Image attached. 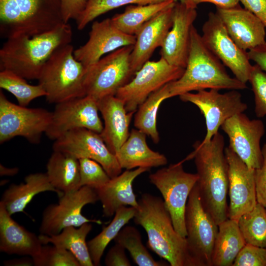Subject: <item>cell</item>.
<instances>
[{
    "label": "cell",
    "instance_id": "30",
    "mask_svg": "<svg viewBox=\"0 0 266 266\" xmlns=\"http://www.w3.org/2000/svg\"><path fill=\"white\" fill-rule=\"evenodd\" d=\"M92 229V225L87 223L78 227L69 226L59 233L53 235L40 234L43 245L52 244L71 252L81 266H94L92 261L86 237Z\"/></svg>",
    "mask_w": 266,
    "mask_h": 266
},
{
    "label": "cell",
    "instance_id": "26",
    "mask_svg": "<svg viewBox=\"0 0 266 266\" xmlns=\"http://www.w3.org/2000/svg\"><path fill=\"white\" fill-rule=\"evenodd\" d=\"M121 168L131 170L139 167L165 166L167 159L163 154L152 150L146 142V134L137 129H133L126 141L115 154Z\"/></svg>",
    "mask_w": 266,
    "mask_h": 266
},
{
    "label": "cell",
    "instance_id": "36",
    "mask_svg": "<svg viewBox=\"0 0 266 266\" xmlns=\"http://www.w3.org/2000/svg\"><path fill=\"white\" fill-rule=\"evenodd\" d=\"M0 88L14 95L18 104L23 106H27L36 98L46 96V93L39 84H29L25 78L7 70L0 71Z\"/></svg>",
    "mask_w": 266,
    "mask_h": 266
},
{
    "label": "cell",
    "instance_id": "38",
    "mask_svg": "<svg viewBox=\"0 0 266 266\" xmlns=\"http://www.w3.org/2000/svg\"><path fill=\"white\" fill-rule=\"evenodd\" d=\"M33 260L34 266H81L71 252L54 245H43Z\"/></svg>",
    "mask_w": 266,
    "mask_h": 266
},
{
    "label": "cell",
    "instance_id": "18",
    "mask_svg": "<svg viewBox=\"0 0 266 266\" xmlns=\"http://www.w3.org/2000/svg\"><path fill=\"white\" fill-rule=\"evenodd\" d=\"M228 164L230 205L228 218L238 221L257 203L255 169L250 168L229 146L225 149Z\"/></svg>",
    "mask_w": 266,
    "mask_h": 266
},
{
    "label": "cell",
    "instance_id": "13",
    "mask_svg": "<svg viewBox=\"0 0 266 266\" xmlns=\"http://www.w3.org/2000/svg\"><path fill=\"white\" fill-rule=\"evenodd\" d=\"M202 31L201 36L206 47L231 70L235 78L246 84L253 66L247 52L234 43L216 12L208 13Z\"/></svg>",
    "mask_w": 266,
    "mask_h": 266
},
{
    "label": "cell",
    "instance_id": "34",
    "mask_svg": "<svg viewBox=\"0 0 266 266\" xmlns=\"http://www.w3.org/2000/svg\"><path fill=\"white\" fill-rule=\"evenodd\" d=\"M266 208L257 202L254 208L238 220L246 244L266 248Z\"/></svg>",
    "mask_w": 266,
    "mask_h": 266
},
{
    "label": "cell",
    "instance_id": "6",
    "mask_svg": "<svg viewBox=\"0 0 266 266\" xmlns=\"http://www.w3.org/2000/svg\"><path fill=\"white\" fill-rule=\"evenodd\" d=\"M70 43L58 48L44 64L38 79L50 103L57 104L86 96L87 68L74 58Z\"/></svg>",
    "mask_w": 266,
    "mask_h": 266
},
{
    "label": "cell",
    "instance_id": "46",
    "mask_svg": "<svg viewBox=\"0 0 266 266\" xmlns=\"http://www.w3.org/2000/svg\"><path fill=\"white\" fill-rule=\"evenodd\" d=\"M247 55L250 60L253 61L266 72V43L248 50Z\"/></svg>",
    "mask_w": 266,
    "mask_h": 266
},
{
    "label": "cell",
    "instance_id": "21",
    "mask_svg": "<svg viewBox=\"0 0 266 266\" xmlns=\"http://www.w3.org/2000/svg\"><path fill=\"white\" fill-rule=\"evenodd\" d=\"M234 43L246 51L266 43V28L261 21L239 4L230 8L216 7V12Z\"/></svg>",
    "mask_w": 266,
    "mask_h": 266
},
{
    "label": "cell",
    "instance_id": "39",
    "mask_svg": "<svg viewBox=\"0 0 266 266\" xmlns=\"http://www.w3.org/2000/svg\"><path fill=\"white\" fill-rule=\"evenodd\" d=\"M80 187L87 186L96 189L107 184L111 178L97 162L88 158L78 159Z\"/></svg>",
    "mask_w": 266,
    "mask_h": 266
},
{
    "label": "cell",
    "instance_id": "42",
    "mask_svg": "<svg viewBox=\"0 0 266 266\" xmlns=\"http://www.w3.org/2000/svg\"><path fill=\"white\" fill-rule=\"evenodd\" d=\"M263 161L260 168L255 169V184L257 202L266 208V143L262 148Z\"/></svg>",
    "mask_w": 266,
    "mask_h": 266
},
{
    "label": "cell",
    "instance_id": "22",
    "mask_svg": "<svg viewBox=\"0 0 266 266\" xmlns=\"http://www.w3.org/2000/svg\"><path fill=\"white\" fill-rule=\"evenodd\" d=\"M174 5L163 10L147 22L135 35V42L131 54V67L134 73L149 61L157 47H162L172 27Z\"/></svg>",
    "mask_w": 266,
    "mask_h": 266
},
{
    "label": "cell",
    "instance_id": "48",
    "mask_svg": "<svg viewBox=\"0 0 266 266\" xmlns=\"http://www.w3.org/2000/svg\"><path fill=\"white\" fill-rule=\"evenodd\" d=\"M3 264L6 266H31L33 265V262L32 257L26 256L4 261Z\"/></svg>",
    "mask_w": 266,
    "mask_h": 266
},
{
    "label": "cell",
    "instance_id": "32",
    "mask_svg": "<svg viewBox=\"0 0 266 266\" xmlns=\"http://www.w3.org/2000/svg\"><path fill=\"white\" fill-rule=\"evenodd\" d=\"M169 97L168 83L152 93L135 112L134 126L149 136L155 143L160 141L157 127L159 108L162 102Z\"/></svg>",
    "mask_w": 266,
    "mask_h": 266
},
{
    "label": "cell",
    "instance_id": "35",
    "mask_svg": "<svg viewBox=\"0 0 266 266\" xmlns=\"http://www.w3.org/2000/svg\"><path fill=\"white\" fill-rule=\"evenodd\" d=\"M127 250L134 262L138 266H166V262L156 261L142 242L138 230L132 226H124L114 239Z\"/></svg>",
    "mask_w": 266,
    "mask_h": 266
},
{
    "label": "cell",
    "instance_id": "28",
    "mask_svg": "<svg viewBox=\"0 0 266 266\" xmlns=\"http://www.w3.org/2000/svg\"><path fill=\"white\" fill-rule=\"evenodd\" d=\"M46 169L50 182L63 194L80 188L79 163L75 157L53 150L47 163Z\"/></svg>",
    "mask_w": 266,
    "mask_h": 266
},
{
    "label": "cell",
    "instance_id": "47",
    "mask_svg": "<svg viewBox=\"0 0 266 266\" xmlns=\"http://www.w3.org/2000/svg\"><path fill=\"white\" fill-rule=\"evenodd\" d=\"M193 5L197 7L201 3L209 2L216 5V7L222 8H233L238 4L240 0H191Z\"/></svg>",
    "mask_w": 266,
    "mask_h": 266
},
{
    "label": "cell",
    "instance_id": "19",
    "mask_svg": "<svg viewBox=\"0 0 266 266\" xmlns=\"http://www.w3.org/2000/svg\"><path fill=\"white\" fill-rule=\"evenodd\" d=\"M88 41L74 50L76 60L88 68L97 63L103 55L120 48L134 45L135 35L124 33L117 28L111 18L93 23Z\"/></svg>",
    "mask_w": 266,
    "mask_h": 266
},
{
    "label": "cell",
    "instance_id": "20",
    "mask_svg": "<svg viewBox=\"0 0 266 266\" xmlns=\"http://www.w3.org/2000/svg\"><path fill=\"white\" fill-rule=\"evenodd\" d=\"M197 17L196 8L176 1L172 25L161 47V57L171 65L185 68L188 58L191 30Z\"/></svg>",
    "mask_w": 266,
    "mask_h": 266
},
{
    "label": "cell",
    "instance_id": "5",
    "mask_svg": "<svg viewBox=\"0 0 266 266\" xmlns=\"http://www.w3.org/2000/svg\"><path fill=\"white\" fill-rule=\"evenodd\" d=\"M65 23L61 0H0V35L34 36Z\"/></svg>",
    "mask_w": 266,
    "mask_h": 266
},
{
    "label": "cell",
    "instance_id": "7",
    "mask_svg": "<svg viewBox=\"0 0 266 266\" xmlns=\"http://www.w3.org/2000/svg\"><path fill=\"white\" fill-rule=\"evenodd\" d=\"M182 163L180 162L162 168L150 174L149 179L162 194L175 230L181 236L186 237V204L199 177L197 173L186 172Z\"/></svg>",
    "mask_w": 266,
    "mask_h": 266
},
{
    "label": "cell",
    "instance_id": "2",
    "mask_svg": "<svg viewBox=\"0 0 266 266\" xmlns=\"http://www.w3.org/2000/svg\"><path fill=\"white\" fill-rule=\"evenodd\" d=\"M138 202L134 222L145 230L149 248L171 266H197L186 237L175 230L163 200L144 193Z\"/></svg>",
    "mask_w": 266,
    "mask_h": 266
},
{
    "label": "cell",
    "instance_id": "3",
    "mask_svg": "<svg viewBox=\"0 0 266 266\" xmlns=\"http://www.w3.org/2000/svg\"><path fill=\"white\" fill-rule=\"evenodd\" d=\"M72 35L70 25L64 23L40 34L7 39L0 50V70L38 80L47 61L58 48L70 44Z\"/></svg>",
    "mask_w": 266,
    "mask_h": 266
},
{
    "label": "cell",
    "instance_id": "31",
    "mask_svg": "<svg viewBox=\"0 0 266 266\" xmlns=\"http://www.w3.org/2000/svg\"><path fill=\"white\" fill-rule=\"evenodd\" d=\"M175 2L173 0H167L145 5H129L124 12L115 14L111 19L121 32L135 35L147 22L161 11L174 5Z\"/></svg>",
    "mask_w": 266,
    "mask_h": 266
},
{
    "label": "cell",
    "instance_id": "11",
    "mask_svg": "<svg viewBox=\"0 0 266 266\" xmlns=\"http://www.w3.org/2000/svg\"><path fill=\"white\" fill-rule=\"evenodd\" d=\"M184 70L162 57L157 61H148L130 82L118 90L115 96L123 101L127 112H135L152 93L179 79Z\"/></svg>",
    "mask_w": 266,
    "mask_h": 266
},
{
    "label": "cell",
    "instance_id": "41",
    "mask_svg": "<svg viewBox=\"0 0 266 266\" xmlns=\"http://www.w3.org/2000/svg\"><path fill=\"white\" fill-rule=\"evenodd\" d=\"M233 266H266V248L246 244Z\"/></svg>",
    "mask_w": 266,
    "mask_h": 266
},
{
    "label": "cell",
    "instance_id": "16",
    "mask_svg": "<svg viewBox=\"0 0 266 266\" xmlns=\"http://www.w3.org/2000/svg\"><path fill=\"white\" fill-rule=\"evenodd\" d=\"M53 150L76 158H88L99 163L111 178L122 173L116 156L109 149L100 133L84 129L70 131L54 140Z\"/></svg>",
    "mask_w": 266,
    "mask_h": 266
},
{
    "label": "cell",
    "instance_id": "15",
    "mask_svg": "<svg viewBox=\"0 0 266 266\" xmlns=\"http://www.w3.org/2000/svg\"><path fill=\"white\" fill-rule=\"evenodd\" d=\"M99 112L98 100L88 95L56 104L45 134L54 141L77 129H87L100 133L103 125Z\"/></svg>",
    "mask_w": 266,
    "mask_h": 266
},
{
    "label": "cell",
    "instance_id": "8",
    "mask_svg": "<svg viewBox=\"0 0 266 266\" xmlns=\"http://www.w3.org/2000/svg\"><path fill=\"white\" fill-rule=\"evenodd\" d=\"M133 45L120 48L87 68L85 79L86 96L98 100L115 96L119 89L130 82L135 73L131 64Z\"/></svg>",
    "mask_w": 266,
    "mask_h": 266
},
{
    "label": "cell",
    "instance_id": "45",
    "mask_svg": "<svg viewBox=\"0 0 266 266\" xmlns=\"http://www.w3.org/2000/svg\"><path fill=\"white\" fill-rule=\"evenodd\" d=\"M240 2L261 21L266 29V0H240Z\"/></svg>",
    "mask_w": 266,
    "mask_h": 266
},
{
    "label": "cell",
    "instance_id": "10",
    "mask_svg": "<svg viewBox=\"0 0 266 266\" xmlns=\"http://www.w3.org/2000/svg\"><path fill=\"white\" fill-rule=\"evenodd\" d=\"M185 226L188 248L197 266H212V254L218 225L202 205L197 182L187 200Z\"/></svg>",
    "mask_w": 266,
    "mask_h": 266
},
{
    "label": "cell",
    "instance_id": "44",
    "mask_svg": "<svg viewBox=\"0 0 266 266\" xmlns=\"http://www.w3.org/2000/svg\"><path fill=\"white\" fill-rule=\"evenodd\" d=\"M104 264L106 266H131L130 261L127 257L125 249L115 243L107 253Z\"/></svg>",
    "mask_w": 266,
    "mask_h": 266
},
{
    "label": "cell",
    "instance_id": "25",
    "mask_svg": "<svg viewBox=\"0 0 266 266\" xmlns=\"http://www.w3.org/2000/svg\"><path fill=\"white\" fill-rule=\"evenodd\" d=\"M148 170L143 167L126 170L111 178L105 185L95 189L99 201L101 203L104 217L114 216L116 211L122 206L137 207L138 202L133 192V183L137 177Z\"/></svg>",
    "mask_w": 266,
    "mask_h": 266
},
{
    "label": "cell",
    "instance_id": "37",
    "mask_svg": "<svg viewBox=\"0 0 266 266\" xmlns=\"http://www.w3.org/2000/svg\"><path fill=\"white\" fill-rule=\"evenodd\" d=\"M167 0H88L84 10L75 20L78 30H83L90 22L108 11L124 5H145ZM195 7L191 0H173ZM197 8V7H196Z\"/></svg>",
    "mask_w": 266,
    "mask_h": 266
},
{
    "label": "cell",
    "instance_id": "14",
    "mask_svg": "<svg viewBox=\"0 0 266 266\" xmlns=\"http://www.w3.org/2000/svg\"><path fill=\"white\" fill-rule=\"evenodd\" d=\"M219 91L216 89L202 90L179 96L182 101L196 105L204 117L206 133L201 143L209 142L227 120L244 112L247 108V105L242 101L241 95L236 90L224 94Z\"/></svg>",
    "mask_w": 266,
    "mask_h": 266
},
{
    "label": "cell",
    "instance_id": "27",
    "mask_svg": "<svg viewBox=\"0 0 266 266\" xmlns=\"http://www.w3.org/2000/svg\"><path fill=\"white\" fill-rule=\"evenodd\" d=\"M24 181L11 184L2 195L0 201L11 215L24 212L34 197L42 192H54L59 197L63 195L52 185L46 173H31L25 177Z\"/></svg>",
    "mask_w": 266,
    "mask_h": 266
},
{
    "label": "cell",
    "instance_id": "24",
    "mask_svg": "<svg viewBox=\"0 0 266 266\" xmlns=\"http://www.w3.org/2000/svg\"><path fill=\"white\" fill-rule=\"evenodd\" d=\"M42 246L39 236L13 220L0 201V251L33 258L39 254Z\"/></svg>",
    "mask_w": 266,
    "mask_h": 266
},
{
    "label": "cell",
    "instance_id": "9",
    "mask_svg": "<svg viewBox=\"0 0 266 266\" xmlns=\"http://www.w3.org/2000/svg\"><path fill=\"white\" fill-rule=\"evenodd\" d=\"M52 112L41 108H28L9 101L0 90V143L21 136L38 143L50 124Z\"/></svg>",
    "mask_w": 266,
    "mask_h": 266
},
{
    "label": "cell",
    "instance_id": "12",
    "mask_svg": "<svg viewBox=\"0 0 266 266\" xmlns=\"http://www.w3.org/2000/svg\"><path fill=\"white\" fill-rule=\"evenodd\" d=\"M98 201L95 189L87 186L64 194L59 197L58 203L48 205L43 211L40 233L50 236L59 233L69 226L79 227L87 223L101 224L100 220L88 219L82 214L84 206Z\"/></svg>",
    "mask_w": 266,
    "mask_h": 266
},
{
    "label": "cell",
    "instance_id": "29",
    "mask_svg": "<svg viewBox=\"0 0 266 266\" xmlns=\"http://www.w3.org/2000/svg\"><path fill=\"white\" fill-rule=\"evenodd\" d=\"M246 244L238 221L228 218L218 225L213 249L212 266H233L238 254Z\"/></svg>",
    "mask_w": 266,
    "mask_h": 266
},
{
    "label": "cell",
    "instance_id": "43",
    "mask_svg": "<svg viewBox=\"0 0 266 266\" xmlns=\"http://www.w3.org/2000/svg\"><path fill=\"white\" fill-rule=\"evenodd\" d=\"M88 0H61L63 21L68 23L71 19L76 20L84 10Z\"/></svg>",
    "mask_w": 266,
    "mask_h": 266
},
{
    "label": "cell",
    "instance_id": "1",
    "mask_svg": "<svg viewBox=\"0 0 266 266\" xmlns=\"http://www.w3.org/2000/svg\"><path fill=\"white\" fill-rule=\"evenodd\" d=\"M193 146L185 160L195 159L201 203L218 225L228 219L229 175L224 138L218 132L209 142L197 141Z\"/></svg>",
    "mask_w": 266,
    "mask_h": 266
},
{
    "label": "cell",
    "instance_id": "23",
    "mask_svg": "<svg viewBox=\"0 0 266 266\" xmlns=\"http://www.w3.org/2000/svg\"><path fill=\"white\" fill-rule=\"evenodd\" d=\"M98 105L104 121L100 135L115 155L129 136V126L135 112H127L123 101L115 96L99 100Z\"/></svg>",
    "mask_w": 266,
    "mask_h": 266
},
{
    "label": "cell",
    "instance_id": "17",
    "mask_svg": "<svg viewBox=\"0 0 266 266\" xmlns=\"http://www.w3.org/2000/svg\"><path fill=\"white\" fill-rule=\"evenodd\" d=\"M229 138V147L250 168L261 167L263 161L261 138L265 125L260 119H250L245 114H236L221 126Z\"/></svg>",
    "mask_w": 266,
    "mask_h": 266
},
{
    "label": "cell",
    "instance_id": "33",
    "mask_svg": "<svg viewBox=\"0 0 266 266\" xmlns=\"http://www.w3.org/2000/svg\"><path fill=\"white\" fill-rule=\"evenodd\" d=\"M135 211L136 208L132 206L119 208L111 222L103 227L100 233L87 242L89 253L95 266H100L101 257L107 246L133 218Z\"/></svg>",
    "mask_w": 266,
    "mask_h": 266
},
{
    "label": "cell",
    "instance_id": "40",
    "mask_svg": "<svg viewBox=\"0 0 266 266\" xmlns=\"http://www.w3.org/2000/svg\"><path fill=\"white\" fill-rule=\"evenodd\" d=\"M255 99V113L258 118L266 116V72L257 65L252 66L249 79Z\"/></svg>",
    "mask_w": 266,
    "mask_h": 266
},
{
    "label": "cell",
    "instance_id": "49",
    "mask_svg": "<svg viewBox=\"0 0 266 266\" xmlns=\"http://www.w3.org/2000/svg\"><path fill=\"white\" fill-rule=\"evenodd\" d=\"M19 168L18 167H7L3 165H0V175L13 176L16 175L19 172Z\"/></svg>",
    "mask_w": 266,
    "mask_h": 266
},
{
    "label": "cell",
    "instance_id": "4",
    "mask_svg": "<svg viewBox=\"0 0 266 266\" xmlns=\"http://www.w3.org/2000/svg\"><path fill=\"white\" fill-rule=\"evenodd\" d=\"M224 65L203 43L194 25L191 30L187 65L182 75L168 83L169 97L194 91L209 89L244 90L246 84L231 77Z\"/></svg>",
    "mask_w": 266,
    "mask_h": 266
}]
</instances>
